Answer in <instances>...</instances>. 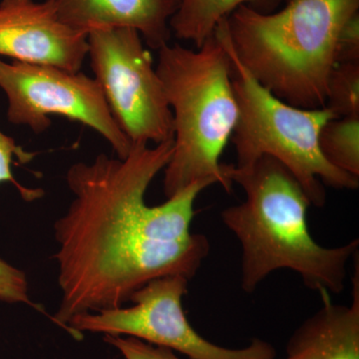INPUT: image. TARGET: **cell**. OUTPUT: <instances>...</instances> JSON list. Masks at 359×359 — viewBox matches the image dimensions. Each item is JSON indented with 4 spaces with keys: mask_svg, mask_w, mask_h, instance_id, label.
<instances>
[{
    "mask_svg": "<svg viewBox=\"0 0 359 359\" xmlns=\"http://www.w3.org/2000/svg\"><path fill=\"white\" fill-rule=\"evenodd\" d=\"M173 148L174 140L134 144L125 159L99 154L68 169L73 199L54 224L61 302L52 318L67 332L74 316L123 306L155 278L192 280L209 255V240L193 233L191 224L198 196L217 185L214 180L195 182L163 204H146Z\"/></svg>",
    "mask_w": 359,
    "mask_h": 359,
    "instance_id": "cell-1",
    "label": "cell"
},
{
    "mask_svg": "<svg viewBox=\"0 0 359 359\" xmlns=\"http://www.w3.org/2000/svg\"><path fill=\"white\" fill-rule=\"evenodd\" d=\"M230 178L245 193L242 204L221 212L242 250V290L252 294L271 273L285 269L301 276L309 290L340 294L347 264L358 252V238L335 248L318 244L309 230L308 196L273 158L263 156L245 167L231 165Z\"/></svg>",
    "mask_w": 359,
    "mask_h": 359,
    "instance_id": "cell-2",
    "label": "cell"
},
{
    "mask_svg": "<svg viewBox=\"0 0 359 359\" xmlns=\"http://www.w3.org/2000/svg\"><path fill=\"white\" fill-rule=\"evenodd\" d=\"M359 0H285L261 13L241 6L226 18L233 53L264 88L285 103L325 107L327 83L342 26Z\"/></svg>",
    "mask_w": 359,
    "mask_h": 359,
    "instance_id": "cell-3",
    "label": "cell"
},
{
    "mask_svg": "<svg viewBox=\"0 0 359 359\" xmlns=\"http://www.w3.org/2000/svg\"><path fill=\"white\" fill-rule=\"evenodd\" d=\"M158 52L156 71L174 119L165 196L173 197L203 180H214L230 193L231 165L221 158L237 124L238 108L228 52L215 32L195 50L168 43Z\"/></svg>",
    "mask_w": 359,
    "mask_h": 359,
    "instance_id": "cell-4",
    "label": "cell"
},
{
    "mask_svg": "<svg viewBox=\"0 0 359 359\" xmlns=\"http://www.w3.org/2000/svg\"><path fill=\"white\" fill-rule=\"evenodd\" d=\"M215 34L230 56L238 103V121L231 137L237 154L235 166H248L263 156L278 160L294 175L316 208L325 207L327 202L325 186L337 190L358 189L359 177L330 165L318 145L321 129L337 116L327 107H295L259 84L233 53L226 18L219 21Z\"/></svg>",
    "mask_w": 359,
    "mask_h": 359,
    "instance_id": "cell-5",
    "label": "cell"
},
{
    "mask_svg": "<svg viewBox=\"0 0 359 359\" xmlns=\"http://www.w3.org/2000/svg\"><path fill=\"white\" fill-rule=\"evenodd\" d=\"M87 42L94 79L132 145L174 140L173 113L140 33L101 28L89 32Z\"/></svg>",
    "mask_w": 359,
    "mask_h": 359,
    "instance_id": "cell-6",
    "label": "cell"
},
{
    "mask_svg": "<svg viewBox=\"0 0 359 359\" xmlns=\"http://www.w3.org/2000/svg\"><path fill=\"white\" fill-rule=\"evenodd\" d=\"M189 280L171 276L155 278L136 290L128 308L78 314L68 323L74 339L83 332L132 337L167 347L189 359H275L276 351L266 340L254 339L242 348H228L205 339L191 325L183 309Z\"/></svg>",
    "mask_w": 359,
    "mask_h": 359,
    "instance_id": "cell-7",
    "label": "cell"
},
{
    "mask_svg": "<svg viewBox=\"0 0 359 359\" xmlns=\"http://www.w3.org/2000/svg\"><path fill=\"white\" fill-rule=\"evenodd\" d=\"M0 88L8 101L7 119L44 133L50 116H61L93 129L109 143L116 157L125 159L132 149L94 78L51 65L6 63L0 59Z\"/></svg>",
    "mask_w": 359,
    "mask_h": 359,
    "instance_id": "cell-8",
    "label": "cell"
},
{
    "mask_svg": "<svg viewBox=\"0 0 359 359\" xmlns=\"http://www.w3.org/2000/svg\"><path fill=\"white\" fill-rule=\"evenodd\" d=\"M87 35L59 20L46 0L0 2V56L80 72L88 54Z\"/></svg>",
    "mask_w": 359,
    "mask_h": 359,
    "instance_id": "cell-9",
    "label": "cell"
},
{
    "mask_svg": "<svg viewBox=\"0 0 359 359\" xmlns=\"http://www.w3.org/2000/svg\"><path fill=\"white\" fill-rule=\"evenodd\" d=\"M59 20L86 33L101 28H132L150 48L169 43L170 20L179 0H46Z\"/></svg>",
    "mask_w": 359,
    "mask_h": 359,
    "instance_id": "cell-10",
    "label": "cell"
},
{
    "mask_svg": "<svg viewBox=\"0 0 359 359\" xmlns=\"http://www.w3.org/2000/svg\"><path fill=\"white\" fill-rule=\"evenodd\" d=\"M355 264L351 304H334L320 292L323 306L294 330L280 359H359L358 255Z\"/></svg>",
    "mask_w": 359,
    "mask_h": 359,
    "instance_id": "cell-11",
    "label": "cell"
},
{
    "mask_svg": "<svg viewBox=\"0 0 359 359\" xmlns=\"http://www.w3.org/2000/svg\"><path fill=\"white\" fill-rule=\"evenodd\" d=\"M285 0H179L178 8L170 20L177 39L192 42L200 48L215 32L219 21L236 9L248 6L257 13H271Z\"/></svg>",
    "mask_w": 359,
    "mask_h": 359,
    "instance_id": "cell-12",
    "label": "cell"
},
{
    "mask_svg": "<svg viewBox=\"0 0 359 359\" xmlns=\"http://www.w3.org/2000/svg\"><path fill=\"white\" fill-rule=\"evenodd\" d=\"M318 145L330 165L359 177V116L328 121L321 129Z\"/></svg>",
    "mask_w": 359,
    "mask_h": 359,
    "instance_id": "cell-13",
    "label": "cell"
},
{
    "mask_svg": "<svg viewBox=\"0 0 359 359\" xmlns=\"http://www.w3.org/2000/svg\"><path fill=\"white\" fill-rule=\"evenodd\" d=\"M325 107L337 118L359 116V62L335 65L328 79Z\"/></svg>",
    "mask_w": 359,
    "mask_h": 359,
    "instance_id": "cell-14",
    "label": "cell"
},
{
    "mask_svg": "<svg viewBox=\"0 0 359 359\" xmlns=\"http://www.w3.org/2000/svg\"><path fill=\"white\" fill-rule=\"evenodd\" d=\"M34 156V153L27 152L21 146L18 145L13 138L0 131V184H13L21 198L26 202H34L41 199L43 198L44 191L40 188L32 189L21 185L20 182L14 178L11 165L14 163V158L18 160L20 164H27Z\"/></svg>",
    "mask_w": 359,
    "mask_h": 359,
    "instance_id": "cell-15",
    "label": "cell"
},
{
    "mask_svg": "<svg viewBox=\"0 0 359 359\" xmlns=\"http://www.w3.org/2000/svg\"><path fill=\"white\" fill-rule=\"evenodd\" d=\"M0 302L23 304L44 313L29 297V283L25 271L0 259Z\"/></svg>",
    "mask_w": 359,
    "mask_h": 359,
    "instance_id": "cell-16",
    "label": "cell"
},
{
    "mask_svg": "<svg viewBox=\"0 0 359 359\" xmlns=\"http://www.w3.org/2000/svg\"><path fill=\"white\" fill-rule=\"evenodd\" d=\"M104 341L115 347L124 359H181L172 349L132 337L104 335Z\"/></svg>",
    "mask_w": 359,
    "mask_h": 359,
    "instance_id": "cell-17",
    "label": "cell"
},
{
    "mask_svg": "<svg viewBox=\"0 0 359 359\" xmlns=\"http://www.w3.org/2000/svg\"><path fill=\"white\" fill-rule=\"evenodd\" d=\"M335 62H359V13L342 26L335 47Z\"/></svg>",
    "mask_w": 359,
    "mask_h": 359,
    "instance_id": "cell-18",
    "label": "cell"
}]
</instances>
